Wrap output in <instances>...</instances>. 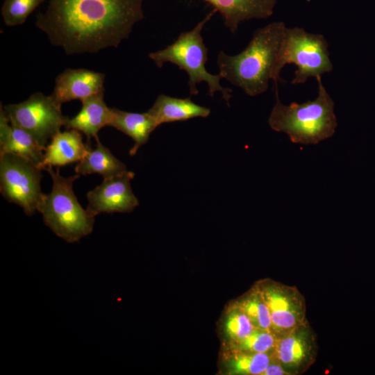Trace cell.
<instances>
[{
    "label": "cell",
    "instance_id": "obj_1",
    "mask_svg": "<svg viewBox=\"0 0 375 375\" xmlns=\"http://www.w3.org/2000/svg\"><path fill=\"white\" fill-rule=\"evenodd\" d=\"M143 0H49L36 26L68 55L117 47L144 18Z\"/></svg>",
    "mask_w": 375,
    "mask_h": 375
},
{
    "label": "cell",
    "instance_id": "obj_2",
    "mask_svg": "<svg viewBox=\"0 0 375 375\" xmlns=\"http://www.w3.org/2000/svg\"><path fill=\"white\" fill-rule=\"evenodd\" d=\"M283 22H273L256 29L243 51L228 55L218 53L219 74L250 96L265 92L270 81L282 80L280 60L287 31Z\"/></svg>",
    "mask_w": 375,
    "mask_h": 375
},
{
    "label": "cell",
    "instance_id": "obj_3",
    "mask_svg": "<svg viewBox=\"0 0 375 375\" xmlns=\"http://www.w3.org/2000/svg\"><path fill=\"white\" fill-rule=\"evenodd\" d=\"M317 97L303 103H281L275 85L276 102L268 118L270 128L287 134L292 142L304 145L317 144L333 136L338 126L334 101L326 90L322 77Z\"/></svg>",
    "mask_w": 375,
    "mask_h": 375
},
{
    "label": "cell",
    "instance_id": "obj_4",
    "mask_svg": "<svg viewBox=\"0 0 375 375\" xmlns=\"http://www.w3.org/2000/svg\"><path fill=\"white\" fill-rule=\"evenodd\" d=\"M216 13L212 10L192 29L181 33L169 45L158 51L151 52L149 58L158 67L170 62L184 70L188 75V85L190 95H197V84L205 82L208 85V93L212 97L216 92L221 93L222 98L229 106L232 98V90L223 87L222 76L210 73L206 68L208 60V49L201 35L206 24Z\"/></svg>",
    "mask_w": 375,
    "mask_h": 375
},
{
    "label": "cell",
    "instance_id": "obj_5",
    "mask_svg": "<svg viewBox=\"0 0 375 375\" xmlns=\"http://www.w3.org/2000/svg\"><path fill=\"white\" fill-rule=\"evenodd\" d=\"M44 170L51 177L52 189L44 194L38 211L58 237L68 243L78 242L92 232L95 217L83 208L74 192L73 183L80 174L64 177L51 166Z\"/></svg>",
    "mask_w": 375,
    "mask_h": 375
},
{
    "label": "cell",
    "instance_id": "obj_6",
    "mask_svg": "<svg viewBox=\"0 0 375 375\" xmlns=\"http://www.w3.org/2000/svg\"><path fill=\"white\" fill-rule=\"evenodd\" d=\"M294 64L292 84H303L309 78H317L333 71L328 43L322 34L307 32L301 27L286 31L280 60V68Z\"/></svg>",
    "mask_w": 375,
    "mask_h": 375
},
{
    "label": "cell",
    "instance_id": "obj_7",
    "mask_svg": "<svg viewBox=\"0 0 375 375\" xmlns=\"http://www.w3.org/2000/svg\"><path fill=\"white\" fill-rule=\"evenodd\" d=\"M42 169L30 160L12 153H0V190L9 202L32 215L44 196L40 182Z\"/></svg>",
    "mask_w": 375,
    "mask_h": 375
},
{
    "label": "cell",
    "instance_id": "obj_8",
    "mask_svg": "<svg viewBox=\"0 0 375 375\" xmlns=\"http://www.w3.org/2000/svg\"><path fill=\"white\" fill-rule=\"evenodd\" d=\"M10 122L28 133L46 148L53 137L65 126L68 117L63 115L51 95L35 92L26 100L3 107Z\"/></svg>",
    "mask_w": 375,
    "mask_h": 375
},
{
    "label": "cell",
    "instance_id": "obj_9",
    "mask_svg": "<svg viewBox=\"0 0 375 375\" xmlns=\"http://www.w3.org/2000/svg\"><path fill=\"white\" fill-rule=\"evenodd\" d=\"M255 285L268 307L272 332L276 338L308 322L306 299L297 287L271 278L261 279Z\"/></svg>",
    "mask_w": 375,
    "mask_h": 375
},
{
    "label": "cell",
    "instance_id": "obj_10",
    "mask_svg": "<svg viewBox=\"0 0 375 375\" xmlns=\"http://www.w3.org/2000/svg\"><path fill=\"white\" fill-rule=\"evenodd\" d=\"M317 351V335L308 321L276 338L272 356L288 375H300L315 363Z\"/></svg>",
    "mask_w": 375,
    "mask_h": 375
},
{
    "label": "cell",
    "instance_id": "obj_11",
    "mask_svg": "<svg viewBox=\"0 0 375 375\" xmlns=\"http://www.w3.org/2000/svg\"><path fill=\"white\" fill-rule=\"evenodd\" d=\"M134 173L127 171L122 175L103 178L101 185L87 194V211L93 217L102 212H130L139 205L131 181Z\"/></svg>",
    "mask_w": 375,
    "mask_h": 375
},
{
    "label": "cell",
    "instance_id": "obj_12",
    "mask_svg": "<svg viewBox=\"0 0 375 375\" xmlns=\"http://www.w3.org/2000/svg\"><path fill=\"white\" fill-rule=\"evenodd\" d=\"M105 74L86 69H66L56 78L52 94L55 102L62 103L83 99L104 92Z\"/></svg>",
    "mask_w": 375,
    "mask_h": 375
},
{
    "label": "cell",
    "instance_id": "obj_13",
    "mask_svg": "<svg viewBox=\"0 0 375 375\" xmlns=\"http://www.w3.org/2000/svg\"><path fill=\"white\" fill-rule=\"evenodd\" d=\"M218 12L224 26L235 33L240 25L251 19H265L271 17L277 0H201Z\"/></svg>",
    "mask_w": 375,
    "mask_h": 375
},
{
    "label": "cell",
    "instance_id": "obj_14",
    "mask_svg": "<svg viewBox=\"0 0 375 375\" xmlns=\"http://www.w3.org/2000/svg\"><path fill=\"white\" fill-rule=\"evenodd\" d=\"M81 133L69 128L56 133L47 145L44 159L39 168L44 170L49 166L60 167L80 162L90 149L83 142Z\"/></svg>",
    "mask_w": 375,
    "mask_h": 375
},
{
    "label": "cell",
    "instance_id": "obj_15",
    "mask_svg": "<svg viewBox=\"0 0 375 375\" xmlns=\"http://www.w3.org/2000/svg\"><path fill=\"white\" fill-rule=\"evenodd\" d=\"M103 94L104 92H102L81 101V110L74 117L68 119L65 125L67 129H76L88 139L98 140L99 131L103 127L110 126L112 118V108L106 106Z\"/></svg>",
    "mask_w": 375,
    "mask_h": 375
},
{
    "label": "cell",
    "instance_id": "obj_16",
    "mask_svg": "<svg viewBox=\"0 0 375 375\" xmlns=\"http://www.w3.org/2000/svg\"><path fill=\"white\" fill-rule=\"evenodd\" d=\"M147 112L159 126L164 123L207 117L210 109L194 103L190 97L182 99L161 94Z\"/></svg>",
    "mask_w": 375,
    "mask_h": 375
},
{
    "label": "cell",
    "instance_id": "obj_17",
    "mask_svg": "<svg viewBox=\"0 0 375 375\" xmlns=\"http://www.w3.org/2000/svg\"><path fill=\"white\" fill-rule=\"evenodd\" d=\"M112 118L109 126L115 128L134 140L129 151L134 156L138 149L149 140L150 134L158 127L153 117L147 112H131L113 108Z\"/></svg>",
    "mask_w": 375,
    "mask_h": 375
},
{
    "label": "cell",
    "instance_id": "obj_18",
    "mask_svg": "<svg viewBox=\"0 0 375 375\" xmlns=\"http://www.w3.org/2000/svg\"><path fill=\"white\" fill-rule=\"evenodd\" d=\"M273 359L272 353H256L224 347V372L229 375H262Z\"/></svg>",
    "mask_w": 375,
    "mask_h": 375
},
{
    "label": "cell",
    "instance_id": "obj_19",
    "mask_svg": "<svg viewBox=\"0 0 375 375\" xmlns=\"http://www.w3.org/2000/svg\"><path fill=\"white\" fill-rule=\"evenodd\" d=\"M95 149H90L75 167L80 175L99 174L103 178L122 175L127 172L126 165L109 149L97 140Z\"/></svg>",
    "mask_w": 375,
    "mask_h": 375
},
{
    "label": "cell",
    "instance_id": "obj_20",
    "mask_svg": "<svg viewBox=\"0 0 375 375\" xmlns=\"http://www.w3.org/2000/svg\"><path fill=\"white\" fill-rule=\"evenodd\" d=\"M254 327L236 301L228 305L221 322V333L224 346L235 344L247 338Z\"/></svg>",
    "mask_w": 375,
    "mask_h": 375
},
{
    "label": "cell",
    "instance_id": "obj_21",
    "mask_svg": "<svg viewBox=\"0 0 375 375\" xmlns=\"http://www.w3.org/2000/svg\"><path fill=\"white\" fill-rule=\"evenodd\" d=\"M11 126V133L6 143L0 147V153H8L21 156L39 167L44 159L45 148L20 127L12 123Z\"/></svg>",
    "mask_w": 375,
    "mask_h": 375
},
{
    "label": "cell",
    "instance_id": "obj_22",
    "mask_svg": "<svg viewBox=\"0 0 375 375\" xmlns=\"http://www.w3.org/2000/svg\"><path fill=\"white\" fill-rule=\"evenodd\" d=\"M235 301L248 316L255 328L272 332L268 307L255 283Z\"/></svg>",
    "mask_w": 375,
    "mask_h": 375
},
{
    "label": "cell",
    "instance_id": "obj_23",
    "mask_svg": "<svg viewBox=\"0 0 375 375\" xmlns=\"http://www.w3.org/2000/svg\"><path fill=\"white\" fill-rule=\"evenodd\" d=\"M44 1L5 0L1 8V15L5 24L8 26L22 24Z\"/></svg>",
    "mask_w": 375,
    "mask_h": 375
},
{
    "label": "cell",
    "instance_id": "obj_24",
    "mask_svg": "<svg viewBox=\"0 0 375 375\" xmlns=\"http://www.w3.org/2000/svg\"><path fill=\"white\" fill-rule=\"evenodd\" d=\"M276 338L269 331L254 328L244 339L224 347L244 350L256 353L273 352Z\"/></svg>",
    "mask_w": 375,
    "mask_h": 375
},
{
    "label": "cell",
    "instance_id": "obj_25",
    "mask_svg": "<svg viewBox=\"0 0 375 375\" xmlns=\"http://www.w3.org/2000/svg\"><path fill=\"white\" fill-rule=\"evenodd\" d=\"M12 131V126L9 118L1 104L0 109V147L8 141Z\"/></svg>",
    "mask_w": 375,
    "mask_h": 375
},
{
    "label": "cell",
    "instance_id": "obj_26",
    "mask_svg": "<svg viewBox=\"0 0 375 375\" xmlns=\"http://www.w3.org/2000/svg\"><path fill=\"white\" fill-rule=\"evenodd\" d=\"M262 375H288L284 368L275 360L272 359Z\"/></svg>",
    "mask_w": 375,
    "mask_h": 375
}]
</instances>
